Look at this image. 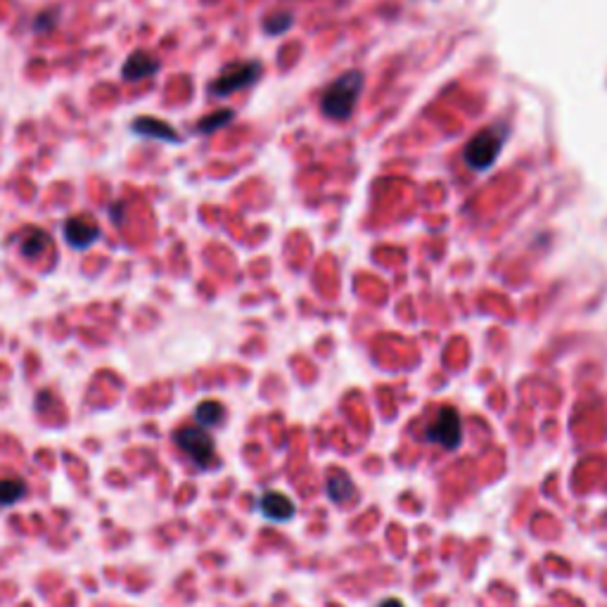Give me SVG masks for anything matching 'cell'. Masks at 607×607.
Wrapping results in <instances>:
<instances>
[{
	"label": "cell",
	"mask_w": 607,
	"mask_h": 607,
	"mask_svg": "<svg viewBox=\"0 0 607 607\" xmlns=\"http://www.w3.org/2000/svg\"><path fill=\"white\" fill-rule=\"evenodd\" d=\"M176 444L181 446V449L193 458L197 467H209L211 463H214V455H217L214 439H211V434L207 432L205 427H181V430L176 432Z\"/></svg>",
	"instance_id": "3"
},
{
	"label": "cell",
	"mask_w": 607,
	"mask_h": 607,
	"mask_svg": "<svg viewBox=\"0 0 607 607\" xmlns=\"http://www.w3.org/2000/svg\"><path fill=\"white\" fill-rule=\"evenodd\" d=\"M230 119H233V112L218 110V112H214V114H209V117L202 119V122L197 123V131L199 133H214V131H218L221 126H226Z\"/></svg>",
	"instance_id": "14"
},
{
	"label": "cell",
	"mask_w": 607,
	"mask_h": 607,
	"mask_svg": "<svg viewBox=\"0 0 607 607\" xmlns=\"http://www.w3.org/2000/svg\"><path fill=\"white\" fill-rule=\"evenodd\" d=\"M157 58H152L145 50H135V53H131L129 58H126V62H123L122 76L126 81H143L147 76L157 74Z\"/></svg>",
	"instance_id": "7"
},
{
	"label": "cell",
	"mask_w": 607,
	"mask_h": 607,
	"mask_svg": "<svg viewBox=\"0 0 607 607\" xmlns=\"http://www.w3.org/2000/svg\"><path fill=\"white\" fill-rule=\"evenodd\" d=\"M427 439H430L432 444L442 446V449L453 451L455 446L461 444L463 439L461 413L455 409H451V406L439 410L437 418L432 421V425L427 427Z\"/></svg>",
	"instance_id": "4"
},
{
	"label": "cell",
	"mask_w": 607,
	"mask_h": 607,
	"mask_svg": "<svg viewBox=\"0 0 607 607\" xmlns=\"http://www.w3.org/2000/svg\"><path fill=\"white\" fill-rule=\"evenodd\" d=\"M195 418L202 427H214L221 422L223 418V406L218 401H205L199 403L197 410H195Z\"/></svg>",
	"instance_id": "13"
},
{
	"label": "cell",
	"mask_w": 607,
	"mask_h": 607,
	"mask_svg": "<svg viewBox=\"0 0 607 607\" xmlns=\"http://www.w3.org/2000/svg\"><path fill=\"white\" fill-rule=\"evenodd\" d=\"M261 513L275 522H287L294 515V503L281 491H266L261 496Z\"/></svg>",
	"instance_id": "8"
},
{
	"label": "cell",
	"mask_w": 607,
	"mask_h": 607,
	"mask_svg": "<svg viewBox=\"0 0 607 607\" xmlns=\"http://www.w3.org/2000/svg\"><path fill=\"white\" fill-rule=\"evenodd\" d=\"M48 247H50V238L43 230H29L27 238L22 240V254L27 259L41 257L43 251H48Z\"/></svg>",
	"instance_id": "11"
},
{
	"label": "cell",
	"mask_w": 607,
	"mask_h": 607,
	"mask_svg": "<svg viewBox=\"0 0 607 607\" xmlns=\"http://www.w3.org/2000/svg\"><path fill=\"white\" fill-rule=\"evenodd\" d=\"M503 143H506V129L503 126H489V129L479 131L465 147L467 166L474 171L489 169L501 154Z\"/></svg>",
	"instance_id": "2"
},
{
	"label": "cell",
	"mask_w": 607,
	"mask_h": 607,
	"mask_svg": "<svg viewBox=\"0 0 607 607\" xmlns=\"http://www.w3.org/2000/svg\"><path fill=\"white\" fill-rule=\"evenodd\" d=\"M363 91V74L361 71H346L339 79H335L325 88L321 98V110L325 117L335 122H345L354 114V107L358 102V95Z\"/></svg>",
	"instance_id": "1"
},
{
	"label": "cell",
	"mask_w": 607,
	"mask_h": 607,
	"mask_svg": "<svg viewBox=\"0 0 607 607\" xmlns=\"http://www.w3.org/2000/svg\"><path fill=\"white\" fill-rule=\"evenodd\" d=\"M259 74H261V67L259 62H242V65H230L221 71L217 81L211 83V93L217 98H226V95H233L242 88L251 86L257 81Z\"/></svg>",
	"instance_id": "5"
},
{
	"label": "cell",
	"mask_w": 607,
	"mask_h": 607,
	"mask_svg": "<svg viewBox=\"0 0 607 607\" xmlns=\"http://www.w3.org/2000/svg\"><path fill=\"white\" fill-rule=\"evenodd\" d=\"M290 24H293V17H290V15H275V17L266 19V29H269V34H281V31H285Z\"/></svg>",
	"instance_id": "15"
},
{
	"label": "cell",
	"mask_w": 607,
	"mask_h": 607,
	"mask_svg": "<svg viewBox=\"0 0 607 607\" xmlns=\"http://www.w3.org/2000/svg\"><path fill=\"white\" fill-rule=\"evenodd\" d=\"M100 235L98 223L88 217H71L65 223V238L74 250H88Z\"/></svg>",
	"instance_id": "6"
},
{
	"label": "cell",
	"mask_w": 607,
	"mask_h": 607,
	"mask_svg": "<svg viewBox=\"0 0 607 607\" xmlns=\"http://www.w3.org/2000/svg\"><path fill=\"white\" fill-rule=\"evenodd\" d=\"M378 607H406V605H403V602L399 601V598H387V601L379 602Z\"/></svg>",
	"instance_id": "16"
},
{
	"label": "cell",
	"mask_w": 607,
	"mask_h": 607,
	"mask_svg": "<svg viewBox=\"0 0 607 607\" xmlns=\"http://www.w3.org/2000/svg\"><path fill=\"white\" fill-rule=\"evenodd\" d=\"M133 131L138 135H143V138H154V141H166V143L181 141V135L176 133L169 123L159 122V119H150V117L135 119Z\"/></svg>",
	"instance_id": "9"
},
{
	"label": "cell",
	"mask_w": 607,
	"mask_h": 607,
	"mask_svg": "<svg viewBox=\"0 0 607 607\" xmlns=\"http://www.w3.org/2000/svg\"><path fill=\"white\" fill-rule=\"evenodd\" d=\"M27 494V485L19 479H0V506H15Z\"/></svg>",
	"instance_id": "12"
},
{
	"label": "cell",
	"mask_w": 607,
	"mask_h": 607,
	"mask_svg": "<svg viewBox=\"0 0 607 607\" xmlns=\"http://www.w3.org/2000/svg\"><path fill=\"white\" fill-rule=\"evenodd\" d=\"M325 489H327V496L333 498L335 503H345L354 496L357 486H354V482H351L345 473H335L327 477Z\"/></svg>",
	"instance_id": "10"
}]
</instances>
